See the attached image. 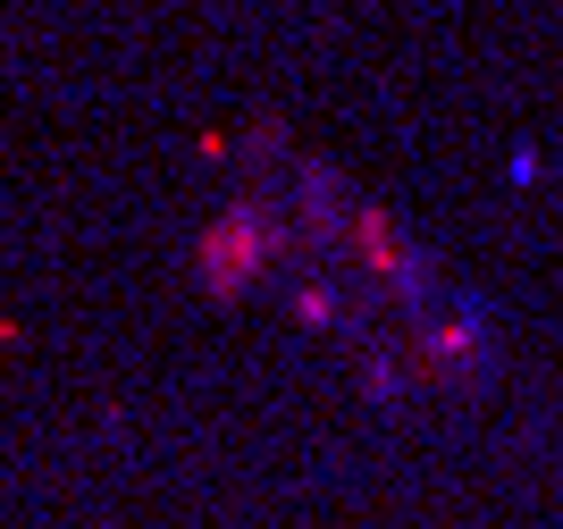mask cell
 Returning a JSON list of instances; mask_svg holds the SVG:
<instances>
[{
    "label": "cell",
    "instance_id": "obj_4",
    "mask_svg": "<svg viewBox=\"0 0 563 529\" xmlns=\"http://www.w3.org/2000/svg\"><path fill=\"white\" fill-rule=\"evenodd\" d=\"M295 320H303V328H329L336 320V295H329V286H303V295H295Z\"/></svg>",
    "mask_w": 563,
    "mask_h": 529
},
{
    "label": "cell",
    "instance_id": "obj_2",
    "mask_svg": "<svg viewBox=\"0 0 563 529\" xmlns=\"http://www.w3.org/2000/svg\"><path fill=\"white\" fill-rule=\"evenodd\" d=\"M345 253L362 261L378 286H396V295H421V286H429L421 253L404 244V228H396V219H387L378 202H353V210H345Z\"/></svg>",
    "mask_w": 563,
    "mask_h": 529
},
{
    "label": "cell",
    "instance_id": "obj_1",
    "mask_svg": "<svg viewBox=\"0 0 563 529\" xmlns=\"http://www.w3.org/2000/svg\"><path fill=\"white\" fill-rule=\"evenodd\" d=\"M278 244H286L278 210H261V202L219 210L211 228L194 235V277H202V295H211V302H235L261 269H269V261H278Z\"/></svg>",
    "mask_w": 563,
    "mask_h": 529
},
{
    "label": "cell",
    "instance_id": "obj_3",
    "mask_svg": "<svg viewBox=\"0 0 563 529\" xmlns=\"http://www.w3.org/2000/svg\"><path fill=\"white\" fill-rule=\"evenodd\" d=\"M479 370H488V328H479V311H454V320L421 328V378H438V387H471Z\"/></svg>",
    "mask_w": 563,
    "mask_h": 529
}]
</instances>
